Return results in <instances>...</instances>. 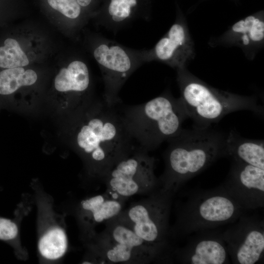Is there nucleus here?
<instances>
[{
    "mask_svg": "<svg viewBox=\"0 0 264 264\" xmlns=\"http://www.w3.org/2000/svg\"><path fill=\"white\" fill-rule=\"evenodd\" d=\"M105 223V229L88 241L92 263L145 264L162 259L166 254L116 217Z\"/></svg>",
    "mask_w": 264,
    "mask_h": 264,
    "instance_id": "nucleus-5",
    "label": "nucleus"
},
{
    "mask_svg": "<svg viewBox=\"0 0 264 264\" xmlns=\"http://www.w3.org/2000/svg\"><path fill=\"white\" fill-rule=\"evenodd\" d=\"M225 151L226 155L231 156L233 160L264 170L263 140L244 138L231 131L225 137Z\"/></svg>",
    "mask_w": 264,
    "mask_h": 264,
    "instance_id": "nucleus-17",
    "label": "nucleus"
},
{
    "mask_svg": "<svg viewBox=\"0 0 264 264\" xmlns=\"http://www.w3.org/2000/svg\"><path fill=\"white\" fill-rule=\"evenodd\" d=\"M38 248L40 254L46 260H56L62 257L67 248L65 230L57 225L50 226L41 234Z\"/></svg>",
    "mask_w": 264,
    "mask_h": 264,
    "instance_id": "nucleus-18",
    "label": "nucleus"
},
{
    "mask_svg": "<svg viewBox=\"0 0 264 264\" xmlns=\"http://www.w3.org/2000/svg\"><path fill=\"white\" fill-rule=\"evenodd\" d=\"M233 264H254L264 254V220L241 217L221 234Z\"/></svg>",
    "mask_w": 264,
    "mask_h": 264,
    "instance_id": "nucleus-10",
    "label": "nucleus"
},
{
    "mask_svg": "<svg viewBox=\"0 0 264 264\" xmlns=\"http://www.w3.org/2000/svg\"><path fill=\"white\" fill-rule=\"evenodd\" d=\"M90 84L88 68L82 61L74 60L66 67L62 68L55 77L54 87L61 92L69 93L80 104Z\"/></svg>",
    "mask_w": 264,
    "mask_h": 264,
    "instance_id": "nucleus-16",
    "label": "nucleus"
},
{
    "mask_svg": "<svg viewBox=\"0 0 264 264\" xmlns=\"http://www.w3.org/2000/svg\"><path fill=\"white\" fill-rule=\"evenodd\" d=\"M242 209L264 206V170L233 160L226 180L220 186Z\"/></svg>",
    "mask_w": 264,
    "mask_h": 264,
    "instance_id": "nucleus-12",
    "label": "nucleus"
},
{
    "mask_svg": "<svg viewBox=\"0 0 264 264\" xmlns=\"http://www.w3.org/2000/svg\"><path fill=\"white\" fill-rule=\"evenodd\" d=\"M120 113L133 141L147 152L179 134L183 122L188 118L179 98L168 92L130 106Z\"/></svg>",
    "mask_w": 264,
    "mask_h": 264,
    "instance_id": "nucleus-4",
    "label": "nucleus"
},
{
    "mask_svg": "<svg viewBox=\"0 0 264 264\" xmlns=\"http://www.w3.org/2000/svg\"><path fill=\"white\" fill-rule=\"evenodd\" d=\"M173 196L159 187L123 209L116 217L146 242L166 253Z\"/></svg>",
    "mask_w": 264,
    "mask_h": 264,
    "instance_id": "nucleus-7",
    "label": "nucleus"
},
{
    "mask_svg": "<svg viewBox=\"0 0 264 264\" xmlns=\"http://www.w3.org/2000/svg\"><path fill=\"white\" fill-rule=\"evenodd\" d=\"M49 5L66 17L76 20L81 14L82 7L76 0H47Z\"/></svg>",
    "mask_w": 264,
    "mask_h": 264,
    "instance_id": "nucleus-22",
    "label": "nucleus"
},
{
    "mask_svg": "<svg viewBox=\"0 0 264 264\" xmlns=\"http://www.w3.org/2000/svg\"><path fill=\"white\" fill-rule=\"evenodd\" d=\"M225 137L210 127L182 129L168 141L159 188L174 195L189 179L226 155Z\"/></svg>",
    "mask_w": 264,
    "mask_h": 264,
    "instance_id": "nucleus-2",
    "label": "nucleus"
},
{
    "mask_svg": "<svg viewBox=\"0 0 264 264\" xmlns=\"http://www.w3.org/2000/svg\"><path fill=\"white\" fill-rule=\"evenodd\" d=\"M18 235L17 223L10 219L0 217V240L14 247Z\"/></svg>",
    "mask_w": 264,
    "mask_h": 264,
    "instance_id": "nucleus-23",
    "label": "nucleus"
},
{
    "mask_svg": "<svg viewBox=\"0 0 264 264\" xmlns=\"http://www.w3.org/2000/svg\"><path fill=\"white\" fill-rule=\"evenodd\" d=\"M93 55L100 67L105 89L104 101L110 106L121 103L119 92L129 76L146 61V50L128 49L105 38L99 40Z\"/></svg>",
    "mask_w": 264,
    "mask_h": 264,
    "instance_id": "nucleus-9",
    "label": "nucleus"
},
{
    "mask_svg": "<svg viewBox=\"0 0 264 264\" xmlns=\"http://www.w3.org/2000/svg\"><path fill=\"white\" fill-rule=\"evenodd\" d=\"M82 7H86L90 5L93 0H76Z\"/></svg>",
    "mask_w": 264,
    "mask_h": 264,
    "instance_id": "nucleus-24",
    "label": "nucleus"
},
{
    "mask_svg": "<svg viewBox=\"0 0 264 264\" xmlns=\"http://www.w3.org/2000/svg\"><path fill=\"white\" fill-rule=\"evenodd\" d=\"M155 159L139 148L135 147L119 159L102 180L106 192L125 201L137 195H148L159 187L154 174Z\"/></svg>",
    "mask_w": 264,
    "mask_h": 264,
    "instance_id": "nucleus-8",
    "label": "nucleus"
},
{
    "mask_svg": "<svg viewBox=\"0 0 264 264\" xmlns=\"http://www.w3.org/2000/svg\"><path fill=\"white\" fill-rule=\"evenodd\" d=\"M179 98L196 127L205 128L219 122L228 113L241 110L262 115L264 108L253 96L239 95L214 88L183 67L176 69Z\"/></svg>",
    "mask_w": 264,
    "mask_h": 264,
    "instance_id": "nucleus-3",
    "label": "nucleus"
},
{
    "mask_svg": "<svg viewBox=\"0 0 264 264\" xmlns=\"http://www.w3.org/2000/svg\"><path fill=\"white\" fill-rule=\"evenodd\" d=\"M209 44L215 47L235 46L253 60L264 44V13L260 11L234 23L220 36L211 39Z\"/></svg>",
    "mask_w": 264,
    "mask_h": 264,
    "instance_id": "nucleus-13",
    "label": "nucleus"
},
{
    "mask_svg": "<svg viewBox=\"0 0 264 264\" xmlns=\"http://www.w3.org/2000/svg\"><path fill=\"white\" fill-rule=\"evenodd\" d=\"M242 209L220 186L192 196L178 212L172 230L174 235H189L234 221Z\"/></svg>",
    "mask_w": 264,
    "mask_h": 264,
    "instance_id": "nucleus-6",
    "label": "nucleus"
},
{
    "mask_svg": "<svg viewBox=\"0 0 264 264\" xmlns=\"http://www.w3.org/2000/svg\"><path fill=\"white\" fill-rule=\"evenodd\" d=\"M125 201L116 199L108 193L82 200L78 207L79 221L87 240L96 233L95 227L114 218L123 209Z\"/></svg>",
    "mask_w": 264,
    "mask_h": 264,
    "instance_id": "nucleus-15",
    "label": "nucleus"
},
{
    "mask_svg": "<svg viewBox=\"0 0 264 264\" xmlns=\"http://www.w3.org/2000/svg\"><path fill=\"white\" fill-rule=\"evenodd\" d=\"M174 252L176 260L190 264L229 263V256L221 234L203 232Z\"/></svg>",
    "mask_w": 264,
    "mask_h": 264,
    "instance_id": "nucleus-14",
    "label": "nucleus"
},
{
    "mask_svg": "<svg viewBox=\"0 0 264 264\" xmlns=\"http://www.w3.org/2000/svg\"><path fill=\"white\" fill-rule=\"evenodd\" d=\"M137 5L138 0H109L103 21L104 26L115 29L128 23Z\"/></svg>",
    "mask_w": 264,
    "mask_h": 264,
    "instance_id": "nucleus-20",
    "label": "nucleus"
},
{
    "mask_svg": "<svg viewBox=\"0 0 264 264\" xmlns=\"http://www.w3.org/2000/svg\"><path fill=\"white\" fill-rule=\"evenodd\" d=\"M36 72L23 67L6 68L0 71V94L9 95L22 87L30 86L37 80Z\"/></svg>",
    "mask_w": 264,
    "mask_h": 264,
    "instance_id": "nucleus-19",
    "label": "nucleus"
},
{
    "mask_svg": "<svg viewBox=\"0 0 264 264\" xmlns=\"http://www.w3.org/2000/svg\"><path fill=\"white\" fill-rule=\"evenodd\" d=\"M195 55V44L181 14L154 47L146 50L147 62L160 61L176 69L186 67Z\"/></svg>",
    "mask_w": 264,
    "mask_h": 264,
    "instance_id": "nucleus-11",
    "label": "nucleus"
},
{
    "mask_svg": "<svg viewBox=\"0 0 264 264\" xmlns=\"http://www.w3.org/2000/svg\"><path fill=\"white\" fill-rule=\"evenodd\" d=\"M29 60L19 43L14 38H8L0 46V67L4 68L23 67Z\"/></svg>",
    "mask_w": 264,
    "mask_h": 264,
    "instance_id": "nucleus-21",
    "label": "nucleus"
},
{
    "mask_svg": "<svg viewBox=\"0 0 264 264\" xmlns=\"http://www.w3.org/2000/svg\"><path fill=\"white\" fill-rule=\"evenodd\" d=\"M79 108L73 131L76 149L88 166L89 174L101 180L112 166L135 146L116 106L104 101Z\"/></svg>",
    "mask_w": 264,
    "mask_h": 264,
    "instance_id": "nucleus-1",
    "label": "nucleus"
}]
</instances>
